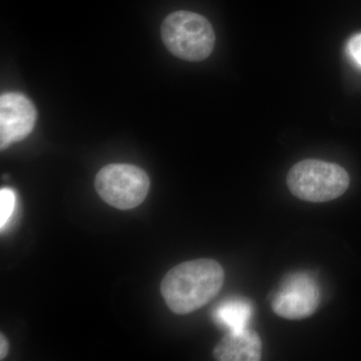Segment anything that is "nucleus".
Wrapping results in <instances>:
<instances>
[{
  "instance_id": "nucleus-1",
  "label": "nucleus",
  "mask_w": 361,
  "mask_h": 361,
  "mask_svg": "<svg viewBox=\"0 0 361 361\" xmlns=\"http://www.w3.org/2000/svg\"><path fill=\"white\" fill-rule=\"evenodd\" d=\"M224 277V270L217 261H187L172 268L164 277L161 295L176 314H189L200 310L219 293Z\"/></svg>"
},
{
  "instance_id": "nucleus-2",
  "label": "nucleus",
  "mask_w": 361,
  "mask_h": 361,
  "mask_svg": "<svg viewBox=\"0 0 361 361\" xmlns=\"http://www.w3.org/2000/svg\"><path fill=\"white\" fill-rule=\"evenodd\" d=\"M161 35L168 51L183 61H204L215 47V32L210 21L192 11L169 14L161 23Z\"/></svg>"
},
{
  "instance_id": "nucleus-3",
  "label": "nucleus",
  "mask_w": 361,
  "mask_h": 361,
  "mask_svg": "<svg viewBox=\"0 0 361 361\" xmlns=\"http://www.w3.org/2000/svg\"><path fill=\"white\" fill-rule=\"evenodd\" d=\"M348 173L337 164L314 159L298 161L287 175V186L293 196L311 203L339 198L348 189Z\"/></svg>"
},
{
  "instance_id": "nucleus-4",
  "label": "nucleus",
  "mask_w": 361,
  "mask_h": 361,
  "mask_svg": "<svg viewBox=\"0 0 361 361\" xmlns=\"http://www.w3.org/2000/svg\"><path fill=\"white\" fill-rule=\"evenodd\" d=\"M94 187L109 205L130 210L141 205L147 198L149 179L141 168L129 164H111L97 173Z\"/></svg>"
},
{
  "instance_id": "nucleus-5",
  "label": "nucleus",
  "mask_w": 361,
  "mask_h": 361,
  "mask_svg": "<svg viewBox=\"0 0 361 361\" xmlns=\"http://www.w3.org/2000/svg\"><path fill=\"white\" fill-rule=\"evenodd\" d=\"M319 303V286L314 278L306 272H295L284 278L271 306L280 317L297 320L310 317Z\"/></svg>"
},
{
  "instance_id": "nucleus-6",
  "label": "nucleus",
  "mask_w": 361,
  "mask_h": 361,
  "mask_svg": "<svg viewBox=\"0 0 361 361\" xmlns=\"http://www.w3.org/2000/svg\"><path fill=\"white\" fill-rule=\"evenodd\" d=\"M37 111L32 101L20 92L0 97V147L2 151L25 140L35 128Z\"/></svg>"
},
{
  "instance_id": "nucleus-7",
  "label": "nucleus",
  "mask_w": 361,
  "mask_h": 361,
  "mask_svg": "<svg viewBox=\"0 0 361 361\" xmlns=\"http://www.w3.org/2000/svg\"><path fill=\"white\" fill-rule=\"evenodd\" d=\"M219 361H259L262 357V341L253 330L229 332L214 349Z\"/></svg>"
},
{
  "instance_id": "nucleus-8",
  "label": "nucleus",
  "mask_w": 361,
  "mask_h": 361,
  "mask_svg": "<svg viewBox=\"0 0 361 361\" xmlns=\"http://www.w3.org/2000/svg\"><path fill=\"white\" fill-rule=\"evenodd\" d=\"M253 310L251 300L234 297L220 303L213 312V318L216 323L229 330V332L241 331L248 329Z\"/></svg>"
},
{
  "instance_id": "nucleus-9",
  "label": "nucleus",
  "mask_w": 361,
  "mask_h": 361,
  "mask_svg": "<svg viewBox=\"0 0 361 361\" xmlns=\"http://www.w3.org/2000/svg\"><path fill=\"white\" fill-rule=\"evenodd\" d=\"M16 197L13 190L2 188L0 190V228L4 231L7 223L13 216Z\"/></svg>"
},
{
  "instance_id": "nucleus-10",
  "label": "nucleus",
  "mask_w": 361,
  "mask_h": 361,
  "mask_svg": "<svg viewBox=\"0 0 361 361\" xmlns=\"http://www.w3.org/2000/svg\"><path fill=\"white\" fill-rule=\"evenodd\" d=\"M346 49H348L349 58L361 70V33L353 35L349 39Z\"/></svg>"
},
{
  "instance_id": "nucleus-11",
  "label": "nucleus",
  "mask_w": 361,
  "mask_h": 361,
  "mask_svg": "<svg viewBox=\"0 0 361 361\" xmlns=\"http://www.w3.org/2000/svg\"><path fill=\"white\" fill-rule=\"evenodd\" d=\"M8 348V342H7L6 337L1 334L0 336V360H4L6 357Z\"/></svg>"
}]
</instances>
